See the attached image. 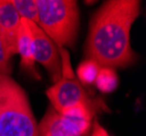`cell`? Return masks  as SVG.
Returning <instances> with one entry per match:
<instances>
[{"instance_id":"1","label":"cell","mask_w":146,"mask_h":136,"mask_svg":"<svg viewBox=\"0 0 146 136\" xmlns=\"http://www.w3.org/2000/svg\"><path fill=\"white\" fill-rule=\"evenodd\" d=\"M141 1L109 0L92 18L85 53L100 68H124L135 60L131 28L139 18Z\"/></svg>"},{"instance_id":"2","label":"cell","mask_w":146,"mask_h":136,"mask_svg":"<svg viewBox=\"0 0 146 136\" xmlns=\"http://www.w3.org/2000/svg\"><path fill=\"white\" fill-rule=\"evenodd\" d=\"M0 136H38V125L23 88L0 79Z\"/></svg>"},{"instance_id":"3","label":"cell","mask_w":146,"mask_h":136,"mask_svg":"<svg viewBox=\"0 0 146 136\" xmlns=\"http://www.w3.org/2000/svg\"><path fill=\"white\" fill-rule=\"evenodd\" d=\"M37 25L58 48L72 47L80 24L79 6L75 0H36Z\"/></svg>"},{"instance_id":"4","label":"cell","mask_w":146,"mask_h":136,"mask_svg":"<svg viewBox=\"0 0 146 136\" xmlns=\"http://www.w3.org/2000/svg\"><path fill=\"white\" fill-rule=\"evenodd\" d=\"M59 50L62 55V76L46 92L54 110L60 113L66 108L75 104L92 105L91 99L86 94L85 89L73 75L68 53L62 48H59Z\"/></svg>"},{"instance_id":"5","label":"cell","mask_w":146,"mask_h":136,"mask_svg":"<svg viewBox=\"0 0 146 136\" xmlns=\"http://www.w3.org/2000/svg\"><path fill=\"white\" fill-rule=\"evenodd\" d=\"M25 21L32 35L35 61L40 63L48 71L50 79L54 83L58 82L62 76L60 50L36 23H33L27 20Z\"/></svg>"},{"instance_id":"6","label":"cell","mask_w":146,"mask_h":136,"mask_svg":"<svg viewBox=\"0 0 146 136\" xmlns=\"http://www.w3.org/2000/svg\"><path fill=\"white\" fill-rule=\"evenodd\" d=\"M91 121L62 117L49 109L38 125V136H88Z\"/></svg>"},{"instance_id":"7","label":"cell","mask_w":146,"mask_h":136,"mask_svg":"<svg viewBox=\"0 0 146 136\" xmlns=\"http://www.w3.org/2000/svg\"><path fill=\"white\" fill-rule=\"evenodd\" d=\"M21 18L11 0L0 1V34L9 55L18 53V35Z\"/></svg>"},{"instance_id":"8","label":"cell","mask_w":146,"mask_h":136,"mask_svg":"<svg viewBox=\"0 0 146 136\" xmlns=\"http://www.w3.org/2000/svg\"><path fill=\"white\" fill-rule=\"evenodd\" d=\"M18 53L21 57V65L25 71L37 76L35 70V59H34V51H33V40L29 26L24 19H21V26L19 30L18 35Z\"/></svg>"},{"instance_id":"9","label":"cell","mask_w":146,"mask_h":136,"mask_svg":"<svg viewBox=\"0 0 146 136\" xmlns=\"http://www.w3.org/2000/svg\"><path fill=\"white\" fill-rule=\"evenodd\" d=\"M95 84L103 93H110L118 86V76L115 70L111 68H100Z\"/></svg>"},{"instance_id":"10","label":"cell","mask_w":146,"mask_h":136,"mask_svg":"<svg viewBox=\"0 0 146 136\" xmlns=\"http://www.w3.org/2000/svg\"><path fill=\"white\" fill-rule=\"evenodd\" d=\"M21 19L38 23V9L36 0H11Z\"/></svg>"},{"instance_id":"11","label":"cell","mask_w":146,"mask_h":136,"mask_svg":"<svg viewBox=\"0 0 146 136\" xmlns=\"http://www.w3.org/2000/svg\"><path fill=\"white\" fill-rule=\"evenodd\" d=\"M99 69H100V67L93 60L87 59L85 61H83L78 67V71H76L80 82H82L84 84L95 83L98 72H99Z\"/></svg>"},{"instance_id":"12","label":"cell","mask_w":146,"mask_h":136,"mask_svg":"<svg viewBox=\"0 0 146 136\" xmlns=\"http://www.w3.org/2000/svg\"><path fill=\"white\" fill-rule=\"evenodd\" d=\"M59 114L62 116V117L71 118V119L91 121L92 118H93V109H92V105L75 104V105L66 108Z\"/></svg>"},{"instance_id":"13","label":"cell","mask_w":146,"mask_h":136,"mask_svg":"<svg viewBox=\"0 0 146 136\" xmlns=\"http://www.w3.org/2000/svg\"><path fill=\"white\" fill-rule=\"evenodd\" d=\"M11 56L9 55L3 43L2 36L0 34V79L9 77L11 73V64H10Z\"/></svg>"},{"instance_id":"14","label":"cell","mask_w":146,"mask_h":136,"mask_svg":"<svg viewBox=\"0 0 146 136\" xmlns=\"http://www.w3.org/2000/svg\"><path fill=\"white\" fill-rule=\"evenodd\" d=\"M91 136H110V135L108 134V132L99 124L98 121H95L94 126H93V131H92L91 133Z\"/></svg>"}]
</instances>
